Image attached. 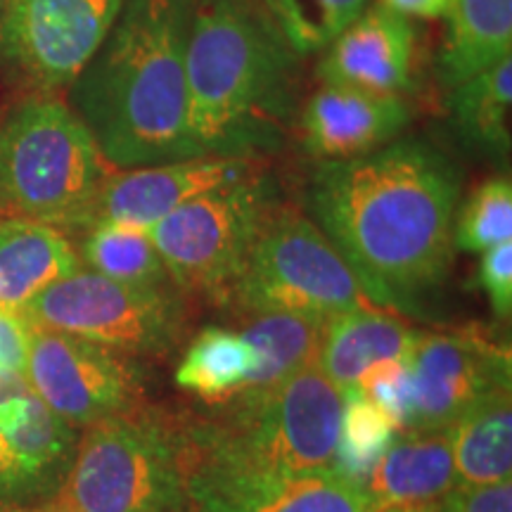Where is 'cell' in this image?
I'll return each mask as SVG.
<instances>
[{
    "instance_id": "cell-28",
    "label": "cell",
    "mask_w": 512,
    "mask_h": 512,
    "mask_svg": "<svg viewBox=\"0 0 512 512\" xmlns=\"http://www.w3.org/2000/svg\"><path fill=\"white\" fill-rule=\"evenodd\" d=\"M335 467L366 484L396 437L394 425L356 387L344 389Z\"/></svg>"
},
{
    "instance_id": "cell-32",
    "label": "cell",
    "mask_w": 512,
    "mask_h": 512,
    "mask_svg": "<svg viewBox=\"0 0 512 512\" xmlns=\"http://www.w3.org/2000/svg\"><path fill=\"white\" fill-rule=\"evenodd\" d=\"M437 512H512V486L510 482L456 486L441 498Z\"/></svg>"
},
{
    "instance_id": "cell-14",
    "label": "cell",
    "mask_w": 512,
    "mask_h": 512,
    "mask_svg": "<svg viewBox=\"0 0 512 512\" xmlns=\"http://www.w3.org/2000/svg\"><path fill=\"white\" fill-rule=\"evenodd\" d=\"M185 494L197 512H380L366 484L337 467L256 475L185 465Z\"/></svg>"
},
{
    "instance_id": "cell-4",
    "label": "cell",
    "mask_w": 512,
    "mask_h": 512,
    "mask_svg": "<svg viewBox=\"0 0 512 512\" xmlns=\"http://www.w3.org/2000/svg\"><path fill=\"white\" fill-rule=\"evenodd\" d=\"M226 413L197 422L183 437L185 465L256 475L335 467L344 394L309 366L259 392L230 396Z\"/></svg>"
},
{
    "instance_id": "cell-2",
    "label": "cell",
    "mask_w": 512,
    "mask_h": 512,
    "mask_svg": "<svg viewBox=\"0 0 512 512\" xmlns=\"http://www.w3.org/2000/svg\"><path fill=\"white\" fill-rule=\"evenodd\" d=\"M195 0H124L117 22L69 86V107L112 169L192 159L188 55Z\"/></svg>"
},
{
    "instance_id": "cell-8",
    "label": "cell",
    "mask_w": 512,
    "mask_h": 512,
    "mask_svg": "<svg viewBox=\"0 0 512 512\" xmlns=\"http://www.w3.org/2000/svg\"><path fill=\"white\" fill-rule=\"evenodd\" d=\"M275 214V185L261 171L192 197L150 228L178 290L228 299L249 249Z\"/></svg>"
},
{
    "instance_id": "cell-26",
    "label": "cell",
    "mask_w": 512,
    "mask_h": 512,
    "mask_svg": "<svg viewBox=\"0 0 512 512\" xmlns=\"http://www.w3.org/2000/svg\"><path fill=\"white\" fill-rule=\"evenodd\" d=\"M81 259L88 271L136 287H174L166 273L150 230L124 226V223H100L83 230Z\"/></svg>"
},
{
    "instance_id": "cell-25",
    "label": "cell",
    "mask_w": 512,
    "mask_h": 512,
    "mask_svg": "<svg viewBox=\"0 0 512 512\" xmlns=\"http://www.w3.org/2000/svg\"><path fill=\"white\" fill-rule=\"evenodd\" d=\"M252 370L254 351L240 332L207 328L185 349L176 384L200 399L221 401L240 394Z\"/></svg>"
},
{
    "instance_id": "cell-19",
    "label": "cell",
    "mask_w": 512,
    "mask_h": 512,
    "mask_svg": "<svg viewBox=\"0 0 512 512\" xmlns=\"http://www.w3.org/2000/svg\"><path fill=\"white\" fill-rule=\"evenodd\" d=\"M79 268V254L60 228L0 219V309L22 313L46 287Z\"/></svg>"
},
{
    "instance_id": "cell-21",
    "label": "cell",
    "mask_w": 512,
    "mask_h": 512,
    "mask_svg": "<svg viewBox=\"0 0 512 512\" xmlns=\"http://www.w3.org/2000/svg\"><path fill=\"white\" fill-rule=\"evenodd\" d=\"M439 53L446 88L494 67L512 55V0H453Z\"/></svg>"
},
{
    "instance_id": "cell-24",
    "label": "cell",
    "mask_w": 512,
    "mask_h": 512,
    "mask_svg": "<svg viewBox=\"0 0 512 512\" xmlns=\"http://www.w3.org/2000/svg\"><path fill=\"white\" fill-rule=\"evenodd\" d=\"M448 91V112L460 136L482 152L505 155L510 150L512 55Z\"/></svg>"
},
{
    "instance_id": "cell-22",
    "label": "cell",
    "mask_w": 512,
    "mask_h": 512,
    "mask_svg": "<svg viewBox=\"0 0 512 512\" xmlns=\"http://www.w3.org/2000/svg\"><path fill=\"white\" fill-rule=\"evenodd\" d=\"M456 486L510 482L512 396L510 384L491 389L451 427Z\"/></svg>"
},
{
    "instance_id": "cell-23",
    "label": "cell",
    "mask_w": 512,
    "mask_h": 512,
    "mask_svg": "<svg viewBox=\"0 0 512 512\" xmlns=\"http://www.w3.org/2000/svg\"><path fill=\"white\" fill-rule=\"evenodd\" d=\"M328 320L297 313H252L242 339L254 351V370L242 392H259L280 384L299 370L316 366Z\"/></svg>"
},
{
    "instance_id": "cell-10",
    "label": "cell",
    "mask_w": 512,
    "mask_h": 512,
    "mask_svg": "<svg viewBox=\"0 0 512 512\" xmlns=\"http://www.w3.org/2000/svg\"><path fill=\"white\" fill-rule=\"evenodd\" d=\"M124 0H10L0 19V62L34 95L69 91L93 60Z\"/></svg>"
},
{
    "instance_id": "cell-6",
    "label": "cell",
    "mask_w": 512,
    "mask_h": 512,
    "mask_svg": "<svg viewBox=\"0 0 512 512\" xmlns=\"http://www.w3.org/2000/svg\"><path fill=\"white\" fill-rule=\"evenodd\" d=\"M50 503L72 512H185L181 448L155 420L119 415L86 427Z\"/></svg>"
},
{
    "instance_id": "cell-27",
    "label": "cell",
    "mask_w": 512,
    "mask_h": 512,
    "mask_svg": "<svg viewBox=\"0 0 512 512\" xmlns=\"http://www.w3.org/2000/svg\"><path fill=\"white\" fill-rule=\"evenodd\" d=\"M370 0H261L297 55H313L363 15Z\"/></svg>"
},
{
    "instance_id": "cell-1",
    "label": "cell",
    "mask_w": 512,
    "mask_h": 512,
    "mask_svg": "<svg viewBox=\"0 0 512 512\" xmlns=\"http://www.w3.org/2000/svg\"><path fill=\"white\" fill-rule=\"evenodd\" d=\"M458 197V169L420 138L320 162L306 188L316 226L380 309L411 306L446 278Z\"/></svg>"
},
{
    "instance_id": "cell-36",
    "label": "cell",
    "mask_w": 512,
    "mask_h": 512,
    "mask_svg": "<svg viewBox=\"0 0 512 512\" xmlns=\"http://www.w3.org/2000/svg\"><path fill=\"white\" fill-rule=\"evenodd\" d=\"M439 503L437 505H389V508H384L380 512H437Z\"/></svg>"
},
{
    "instance_id": "cell-5",
    "label": "cell",
    "mask_w": 512,
    "mask_h": 512,
    "mask_svg": "<svg viewBox=\"0 0 512 512\" xmlns=\"http://www.w3.org/2000/svg\"><path fill=\"white\" fill-rule=\"evenodd\" d=\"M110 171L67 102L29 95L0 124V219L76 230Z\"/></svg>"
},
{
    "instance_id": "cell-3",
    "label": "cell",
    "mask_w": 512,
    "mask_h": 512,
    "mask_svg": "<svg viewBox=\"0 0 512 512\" xmlns=\"http://www.w3.org/2000/svg\"><path fill=\"white\" fill-rule=\"evenodd\" d=\"M299 57L261 0H195L185 55L195 157L278 152L297 110Z\"/></svg>"
},
{
    "instance_id": "cell-7",
    "label": "cell",
    "mask_w": 512,
    "mask_h": 512,
    "mask_svg": "<svg viewBox=\"0 0 512 512\" xmlns=\"http://www.w3.org/2000/svg\"><path fill=\"white\" fill-rule=\"evenodd\" d=\"M228 299L249 316L297 313L330 320L380 309L323 230L294 211H275L268 219Z\"/></svg>"
},
{
    "instance_id": "cell-12",
    "label": "cell",
    "mask_w": 512,
    "mask_h": 512,
    "mask_svg": "<svg viewBox=\"0 0 512 512\" xmlns=\"http://www.w3.org/2000/svg\"><path fill=\"white\" fill-rule=\"evenodd\" d=\"M76 441L74 427L38 399L24 375L0 370V508L50 501Z\"/></svg>"
},
{
    "instance_id": "cell-13",
    "label": "cell",
    "mask_w": 512,
    "mask_h": 512,
    "mask_svg": "<svg viewBox=\"0 0 512 512\" xmlns=\"http://www.w3.org/2000/svg\"><path fill=\"white\" fill-rule=\"evenodd\" d=\"M408 430H451L491 389L510 384V354L489 339L418 332L411 356ZM406 430V432H408Z\"/></svg>"
},
{
    "instance_id": "cell-15",
    "label": "cell",
    "mask_w": 512,
    "mask_h": 512,
    "mask_svg": "<svg viewBox=\"0 0 512 512\" xmlns=\"http://www.w3.org/2000/svg\"><path fill=\"white\" fill-rule=\"evenodd\" d=\"M254 174V159L240 157H192L140 169H112L83 211L76 230H88L100 223H124L150 230L192 197L247 181Z\"/></svg>"
},
{
    "instance_id": "cell-11",
    "label": "cell",
    "mask_w": 512,
    "mask_h": 512,
    "mask_svg": "<svg viewBox=\"0 0 512 512\" xmlns=\"http://www.w3.org/2000/svg\"><path fill=\"white\" fill-rule=\"evenodd\" d=\"M24 380L74 430L136 413L143 399L136 363L91 339L57 330L31 328Z\"/></svg>"
},
{
    "instance_id": "cell-31",
    "label": "cell",
    "mask_w": 512,
    "mask_h": 512,
    "mask_svg": "<svg viewBox=\"0 0 512 512\" xmlns=\"http://www.w3.org/2000/svg\"><path fill=\"white\" fill-rule=\"evenodd\" d=\"M477 280L496 316L508 320L512 311V242H503L482 252Z\"/></svg>"
},
{
    "instance_id": "cell-29",
    "label": "cell",
    "mask_w": 512,
    "mask_h": 512,
    "mask_svg": "<svg viewBox=\"0 0 512 512\" xmlns=\"http://www.w3.org/2000/svg\"><path fill=\"white\" fill-rule=\"evenodd\" d=\"M503 242H512V183L496 176L467 197L453 221V247L482 254Z\"/></svg>"
},
{
    "instance_id": "cell-33",
    "label": "cell",
    "mask_w": 512,
    "mask_h": 512,
    "mask_svg": "<svg viewBox=\"0 0 512 512\" xmlns=\"http://www.w3.org/2000/svg\"><path fill=\"white\" fill-rule=\"evenodd\" d=\"M31 342V325L19 313L0 309V370L24 375Z\"/></svg>"
},
{
    "instance_id": "cell-17",
    "label": "cell",
    "mask_w": 512,
    "mask_h": 512,
    "mask_svg": "<svg viewBox=\"0 0 512 512\" xmlns=\"http://www.w3.org/2000/svg\"><path fill=\"white\" fill-rule=\"evenodd\" d=\"M413 60L415 31L411 22L380 3L363 10V15L325 48L318 76L323 83L401 95L411 86Z\"/></svg>"
},
{
    "instance_id": "cell-37",
    "label": "cell",
    "mask_w": 512,
    "mask_h": 512,
    "mask_svg": "<svg viewBox=\"0 0 512 512\" xmlns=\"http://www.w3.org/2000/svg\"><path fill=\"white\" fill-rule=\"evenodd\" d=\"M8 3H10V0H0V19H3L5 10H8Z\"/></svg>"
},
{
    "instance_id": "cell-16",
    "label": "cell",
    "mask_w": 512,
    "mask_h": 512,
    "mask_svg": "<svg viewBox=\"0 0 512 512\" xmlns=\"http://www.w3.org/2000/svg\"><path fill=\"white\" fill-rule=\"evenodd\" d=\"M408 121L411 107L401 95L344 83H323L299 114L306 152L320 162L368 155L399 138Z\"/></svg>"
},
{
    "instance_id": "cell-30",
    "label": "cell",
    "mask_w": 512,
    "mask_h": 512,
    "mask_svg": "<svg viewBox=\"0 0 512 512\" xmlns=\"http://www.w3.org/2000/svg\"><path fill=\"white\" fill-rule=\"evenodd\" d=\"M356 389L373 403L377 411L384 413V418L392 422L396 432L408 430L413 394L408 358L373 363L358 377Z\"/></svg>"
},
{
    "instance_id": "cell-34",
    "label": "cell",
    "mask_w": 512,
    "mask_h": 512,
    "mask_svg": "<svg viewBox=\"0 0 512 512\" xmlns=\"http://www.w3.org/2000/svg\"><path fill=\"white\" fill-rule=\"evenodd\" d=\"M453 0H382L384 8L399 12L403 17H446Z\"/></svg>"
},
{
    "instance_id": "cell-9",
    "label": "cell",
    "mask_w": 512,
    "mask_h": 512,
    "mask_svg": "<svg viewBox=\"0 0 512 512\" xmlns=\"http://www.w3.org/2000/svg\"><path fill=\"white\" fill-rule=\"evenodd\" d=\"M19 316L31 328L91 339L124 356L169 354L185 323L174 287L124 285L88 268L46 287Z\"/></svg>"
},
{
    "instance_id": "cell-20",
    "label": "cell",
    "mask_w": 512,
    "mask_h": 512,
    "mask_svg": "<svg viewBox=\"0 0 512 512\" xmlns=\"http://www.w3.org/2000/svg\"><path fill=\"white\" fill-rule=\"evenodd\" d=\"M418 332L384 309H358L325 323L318 368L339 389L356 387L366 368L380 361L408 358Z\"/></svg>"
},
{
    "instance_id": "cell-35",
    "label": "cell",
    "mask_w": 512,
    "mask_h": 512,
    "mask_svg": "<svg viewBox=\"0 0 512 512\" xmlns=\"http://www.w3.org/2000/svg\"><path fill=\"white\" fill-rule=\"evenodd\" d=\"M0 512H72L67 508H60V505L43 501L34 505H10V508H0Z\"/></svg>"
},
{
    "instance_id": "cell-18",
    "label": "cell",
    "mask_w": 512,
    "mask_h": 512,
    "mask_svg": "<svg viewBox=\"0 0 512 512\" xmlns=\"http://www.w3.org/2000/svg\"><path fill=\"white\" fill-rule=\"evenodd\" d=\"M368 494L380 510L389 505H437L456 489L451 430L394 437L380 463L366 479Z\"/></svg>"
}]
</instances>
